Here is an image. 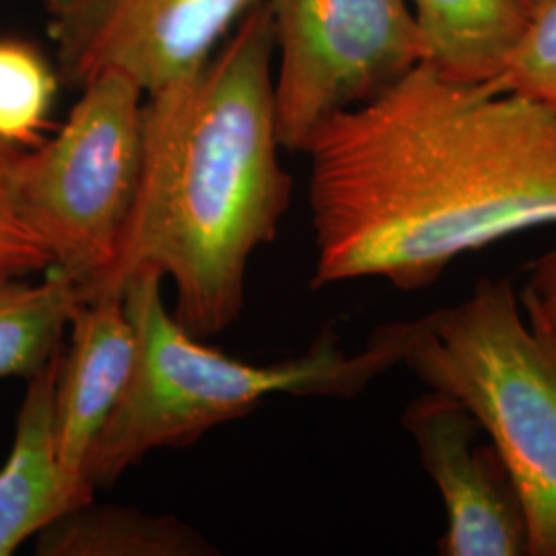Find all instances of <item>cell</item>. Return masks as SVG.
I'll use <instances>...</instances> for the list:
<instances>
[{"label": "cell", "instance_id": "10", "mask_svg": "<svg viewBox=\"0 0 556 556\" xmlns=\"http://www.w3.org/2000/svg\"><path fill=\"white\" fill-rule=\"evenodd\" d=\"M60 353L27 379L13 445L0 466V556L13 555L25 540L93 501L68 482L60 464L54 429Z\"/></svg>", "mask_w": 556, "mask_h": 556}, {"label": "cell", "instance_id": "3", "mask_svg": "<svg viewBox=\"0 0 556 556\" xmlns=\"http://www.w3.org/2000/svg\"><path fill=\"white\" fill-rule=\"evenodd\" d=\"M161 280L155 270H140L122 287L139 357L118 410L87 462L93 489L112 484L155 450L188 445L223 422L250 415L268 397L355 396L400 365L397 324L379 328L357 355H346L334 338L324 337L305 355L273 365L229 357L167 309Z\"/></svg>", "mask_w": 556, "mask_h": 556}, {"label": "cell", "instance_id": "14", "mask_svg": "<svg viewBox=\"0 0 556 556\" xmlns=\"http://www.w3.org/2000/svg\"><path fill=\"white\" fill-rule=\"evenodd\" d=\"M59 79L40 52L21 41H0V142L34 147L48 124Z\"/></svg>", "mask_w": 556, "mask_h": 556}, {"label": "cell", "instance_id": "16", "mask_svg": "<svg viewBox=\"0 0 556 556\" xmlns=\"http://www.w3.org/2000/svg\"><path fill=\"white\" fill-rule=\"evenodd\" d=\"M17 147L0 142V280L50 270L52 254L21 213L15 192Z\"/></svg>", "mask_w": 556, "mask_h": 556}, {"label": "cell", "instance_id": "11", "mask_svg": "<svg viewBox=\"0 0 556 556\" xmlns=\"http://www.w3.org/2000/svg\"><path fill=\"white\" fill-rule=\"evenodd\" d=\"M425 43V62L470 83H491L530 17L523 0H406Z\"/></svg>", "mask_w": 556, "mask_h": 556}, {"label": "cell", "instance_id": "8", "mask_svg": "<svg viewBox=\"0 0 556 556\" xmlns=\"http://www.w3.org/2000/svg\"><path fill=\"white\" fill-rule=\"evenodd\" d=\"M402 425L445 505V556H521L530 528L516 484L497 450L480 443L482 427L456 397L438 390L413 400Z\"/></svg>", "mask_w": 556, "mask_h": 556}, {"label": "cell", "instance_id": "18", "mask_svg": "<svg viewBox=\"0 0 556 556\" xmlns=\"http://www.w3.org/2000/svg\"><path fill=\"white\" fill-rule=\"evenodd\" d=\"M542 2H544V0H523V4L528 7V11H530V13L536 9L538 4H542Z\"/></svg>", "mask_w": 556, "mask_h": 556}, {"label": "cell", "instance_id": "5", "mask_svg": "<svg viewBox=\"0 0 556 556\" xmlns=\"http://www.w3.org/2000/svg\"><path fill=\"white\" fill-rule=\"evenodd\" d=\"M142 103L135 80L105 71L80 87L56 137L15 161L21 213L83 301L116 264L137 202Z\"/></svg>", "mask_w": 556, "mask_h": 556}, {"label": "cell", "instance_id": "7", "mask_svg": "<svg viewBox=\"0 0 556 556\" xmlns=\"http://www.w3.org/2000/svg\"><path fill=\"white\" fill-rule=\"evenodd\" d=\"M260 0H43L64 83L118 71L144 96L197 73Z\"/></svg>", "mask_w": 556, "mask_h": 556}, {"label": "cell", "instance_id": "17", "mask_svg": "<svg viewBox=\"0 0 556 556\" xmlns=\"http://www.w3.org/2000/svg\"><path fill=\"white\" fill-rule=\"evenodd\" d=\"M521 307L528 318L556 334V248L532 264Z\"/></svg>", "mask_w": 556, "mask_h": 556}, {"label": "cell", "instance_id": "6", "mask_svg": "<svg viewBox=\"0 0 556 556\" xmlns=\"http://www.w3.org/2000/svg\"><path fill=\"white\" fill-rule=\"evenodd\" d=\"M277 71L278 139L303 153L324 122L425 62L406 0H266Z\"/></svg>", "mask_w": 556, "mask_h": 556}, {"label": "cell", "instance_id": "13", "mask_svg": "<svg viewBox=\"0 0 556 556\" xmlns=\"http://www.w3.org/2000/svg\"><path fill=\"white\" fill-rule=\"evenodd\" d=\"M83 303L77 282L50 268L41 282L0 280V379L34 378L64 346Z\"/></svg>", "mask_w": 556, "mask_h": 556}, {"label": "cell", "instance_id": "9", "mask_svg": "<svg viewBox=\"0 0 556 556\" xmlns=\"http://www.w3.org/2000/svg\"><path fill=\"white\" fill-rule=\"evenodd\" d=\"M68 330L54 394L56 445L68 482L93 498L87 462L132 381L139 338L122 293L85 299Z\"/></svg>", "mask_w": 556, "mask_h": 556}, {"label": "cell", "instance_id": "15", "mask_svg": "<svg viewBox=\"0 0 556 556\" xmlns=\"http://www.w3.org/2000/svg\"><path fill=\"white\" fill-rule=\"evenodd\" d=\"M491 85L556 112V0H544L530 13L514 52Z\"/></svg>", "mask_w": 556, "mask_h": 556}, {"label": "cell", "instance_id": "2", "mask_svg": "<svg viewBox=\"0 0 556 556\" xmlns=\"http://www.w3.org/2000/svg\"><path fill=\"white\" fill-rule=\"evenodd\" d=\"M273 59L260 0L197 73L144 96L139 194L116 264L87 299L155 270L174 280V316L197 337L239 318L250 258L275 239L291 199Z\"/></svg>", "mask_w": 556, "mask_h": 556}, {"label": "cell", "instance_id": "4", "mask_svg": "<svg viewBox=\"0 0 556 556\" xmlns=\"http://www.w3.org/2000/svg\"><path fill=\"white\" fill-rule=\"evenodd\" d=\"M397 328L400 365L475 415L516 484L532 555L556 556V334L491 278Z\"/></svg>", "mask_w": 556, "mask_h": 556}, {"label": "cell", "instance_id": "12", "mask_svg": "<svg viewBox=\"0 0 556 556\" xmlns=\"http://www.w3.org/2000/svg\"><path fill=\"white\" fill-rule=\"evenodd\" d=\"M213 546L172 516H144L93 501L60 517L38 534L43 556H194Z\"/></svg>", "mask_w": 556, "mask_h": 556}, {"label": "cell", "instance_id": "1", "mask_svg": "<svg viewBox=\"0 0 556 556\" xmlns=\"http://www.w3.org/2000/svg\"><path fill=\"white\" fill-rule=\"evenodd\" d=\"M314 287H431L466 254L556 225V112L420 62L303 149Z\"/></svg>", "mask_w": 556, "mask_h": 556}]
</instances>
